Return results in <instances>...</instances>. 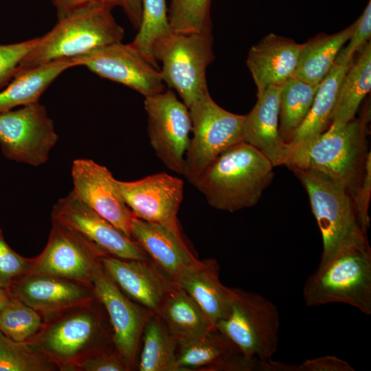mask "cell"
Wrapping results in <instances>:
<instances>
[{
  "mask_svg": "<svg viewBox=\"0 0 371 371\" xmlns=\"http://www.w3.org/2000/svg\"><path fill=\"white\" fill-rule=\"evenodd\" d=\"M36 345L61 371H78L89 357L114 346L111 326L102 304L87 302L43 315Z\"/></svg>",
  "mask_w": 371,
  "mask_h": 371,
  "instance_id": "6da1fadb",
  "label": "cell"
},
{
  "mask_svg": "<svg viewBox=\"0 0 371 371\" xmlns=\"http://www.w3.org/2000/svg\"><path fill=\"white\" fill-rule=\"evenodd\" d=\"M273 168L260 151L240 142L220 154L193 186L211 207L234 212L258 203L273 179Z\"/></svg>",
  "mask_w": 371,
  "mask_h": 371,
  "instance_id": "7a4b0ae2",
  "label": "cell"
},
{
  "mask_svg": "<svg viewBox=\"0 0 371 371\" xmlns=\"http://www.w3.org/2000/svg\"><path fill=\"white\" fill-rule=\"evenodd\" d=\"M113 8L107 3L91 2L58 18L54 27L38 37L34 48L22 61L19 70L71 59L122 42L124 30L113 16Z\"/></svg>",
  "mask_w": 371,
  "mask_h": 371,
  "instance_id": "3957f363",
  "label": "cell"
},
{
  "mask_svg": "<svg viewBox=\"0 0 371 371\" xmlns=\"http://www.w3.org/2000/svg\"><path fill=\"white\" fill-rule=\"evenodd\" d=\"M291 170L304 188L320 230L323 250L319 265L346 249L369 244L352 196L326 175L309 168Z\"/></svg>",
  "mask_w": 371,
  "mask_h": 371,
  "instance_id": "277c9868",
  "label": "cell"
},
{
  "mask_svg": "<svg viewBox=\"0 0 371 371\" xmlns=\"http://www.w3.org/2000/svg\"><path fill=\"white\" fill-rule=\"evenodd\" d=\"M302 296L308 306L343 303L371 314L370 244L339 251L306 280Z\"/></svg>",
  "mask_w": 371,
  "mask_h": 371,
  "instance_id": "5b68a950",
  "label": "cell"
},
{
  "mask_svg": "<svg viewBox=\"0 0 371 371\" xmlns=\"http://www.w3.org/2000/svg\"><path fill=\"white\" fill-rule=\"evenodd\" d=\"M368 113L345 124H331L312 144L305 168L330 179L352 198L363 175Z\"/></svg>",
  "mask_w": 371,
  "mask_h": 371,
  "instance_id": "8992f818",
  "label": "cell"
},
{
  "mask_svg": "<svg viewBox=\"0 0 371 371\" xmlns=\"http://www.w3.org/2000/svg\"><path fill=\"white\" fill-rule=\"evenodd\" d=\"M227 317L216 329L225 335L246 357L267 360L276 354L280 316L276 304L253 291L230 288Z\"/></svg>",
  "mask_w": 371,
  "mask_h": 371,
  "instance_id": "52a82bcc",
  "label": "cell"
},
{
  "mask_svg": "<svg viewBox=\"0 0 371 371\" xmlns=\"http://www.w3.org/2000/svg\"><path fill=\"white\" fill-rule=\"evenodd\" d=\"M162 79L175 90L189 108L208 92L206 69L214 59L212 30L199 32H173L154 48Z\"/></svg>",
  "mask_w": 371,
  "mask_h": 371,
  "instance_id": "ba28073f",
  "label": "cell"
},
{
  "mask_svg": "<svg viewBox=\"0 0 371 371\" xmlns=\"http://www.w3.org/2000/svg\"><path fill=\"white\" fill-rule=\"evenodd\" d=\"M192 137L185 156L183 175L192 185L223 152L243 141L245 115L218 105L209 91L189 108Z\"/></svg>",
  "mask_w": 371,
  "mask_h": 371,
  "instance_id": "9c48e42d",
  "label": "cell"
},
{
  "mask_svg": "<svg viewBox=\"0 0 371 371\" xmlns=\"http://www.w3.org/2000/svg\"><path fill=\"white\" fill-rule=\"evenodd\" d=\"M58 139L53 120L38 102L0 113V146L10 160L41 166Z\"/></svg>",
  "mask_w": 371,
  "mask_h": 371,
  "instance_id": "30bf717a",
  "label": "cell"
},
{
  "mask_svg": "<svg viewBox=\"0 0 371 371\" xmlns=\"http://www.w3.org/2000/svg\"><path fill=\"white\" fill-rule=\"evenodd\" d=\"M150 143L158 158L171 171L183 175L190 144L192 122L188 108L172 90L146 96Z\"/></svg>",
  "mask_w": 371,
  "mask_h": 371,
  "instance_id": "8fae6325",
  "label": "cell"
},
{
  "mask_svg": "<svg viewBox=\"0 0 371 371\" xmlns=\"http://www.w3.org/2000/svg\"><path fill=\"white\" fill-rule=\"evenodd\" d=\"M102 255L74 229L52 218L47 243L32 258L29 273L58 276L91 285Z\"/></svg>",
  "mask_w": 371,
  "mask_h": 371,
  "instance_id": "7c38bea8",
  "label": "cell"
},
{
  "mask_svg": "<svg viewBox=\"0 0 371 371\" xmlns=\"http://www.w3.org/2000/svg\"><path fill=\"white\" fill-rule=\"evenodd\" d=\"M71 59L76 66H85L101 78L126 86L144 97L164 91L159 69L129 43H114Z\"/></svg>",
  "mask_w": 371,
  "mask_h": 371,
  "instance_id": "4fadbf2b",
  "label": "cell"
},
{
  "mask_svg": "<svg viewBox=\"0 0 371 371\" xmlns=\"http://www.w3.org/2000/svg\"><path fill=\"white\" fill-rule=\"evenodd\" d=\"M52 218L74 229L102 255L128 260L148 259L133 238L80 201L71 192L54 205Z\"/></svg>",
  "mask_w": 371,
  "mask_h": 371,
  "instance_id": "5bb4252c",
  "label": "cell"
},
{
  "mask_svg": "<svg viewBox=\"0 0 371 371\" xmlns=\"http://www.w3.org/2000/svg\"><path fill=\"white\" fill-rule=\"evenodd\" d=\"M123 199L133 216L162 225L181 236L177 214L183 198V181L166 172L133 181L118 180Z\"/></svg>",
  "mask_w": 371,
  "mask_h": 371,
  "instance_id": "9a60e30c",
  "label": "cell"
},
{
  "mask_svg": "<svg viewBox=\"0 0 371 371\" xmlns=\"http://www.w3.org/2000/svg\"><path fill=\"white\" fill-rule=\"evenodd\" d=\"M71 177L75 197L132 238L131 223L134 216L111 171L91 159H77L72 164Z\"/></svg>",
  "mask_w": 371,
  "mask_h": 371,
  "instance_id": "2e32d148",
  "label": "cell"
},
{
  "mask_svg": "<svg viewBox=\"0 0 371 371\" xmlns=\"http://www.w3.org/2000/svg\"><path fill=\"white\" fill-rule=\"evenodd\" d=\"M91 285L95 297L109 317L115 348L133 368L145 322L153 312L126 295L106 275L100 264L94 272Z\"/></svg>",
  "mask_w": 371,
  "mask_h": 371,
  "instance_id": "e0dca14e",
  "label": "cell"
},
{
  "mask_svg": "<svg viewBox=\"0 0 371 371\" xmlns=\"http://www.w3.org/2000/svg\"><path fill=\"white\" fill-rule=\"evenodd\" d=\"M102 268L130 299L157 313L175 282L155 264L146 260H128L104 255Z\"/></svg>",
  "mask_w": 371,
  "mask_h": 371,
  "instance_id": "ac0fdd59",
  "label": "cell"
},
{
  "mask_svg": "<svg viewBox=\"0 0 371 371\" xmlns=\"http://www.w3.org/2000/svg\"><path fill=\"white\" fill-rule=\"evenodd\" d=\"M8 293L42 315L93 300L92 285L41 273H27L16 279Z\"/></svg>",
  "mask_w": 371,
  "mask_h": 371,
  "instance_id": "d6986e66",
  "label": "cell"
},
{
  "mask_svg": "<svg viewBox=\"0 0 371 371\" xmlns=\"http://www.w3.org/2000/svg\"><path fill=\"white\" fill-rule=\"evenodd\" d=\"M282 85H272L257 94V102L245 115L243 141L260 151L274 167L290 162V148L279 133Z\"/></svg>",
  "mask_w": 371,
  "mask_h": 371,
  "instance_id": "ffe728a7",
  "label": "cell"
},
{
  "mask_svg": "<svg viewBox=\"0 0 371 371\" xmlns=\"http://www.w3.org/2000/svg\"><path fill=\"white\" fill-rule=\"evenodd\" d=\"M350 65L334 63L319 83L313 104L302 124L288 144L289 169L305 168L308 151L316 139L330 124L340 82Z\"/></svg>",
  "mask_w": 371,
  "mask_h": 371,
  "instance_id": "44dd1931",
  "label": "cell"
},
{
  "mask_svg": "<svg viewBox=\"0 0 371 371\" xmlns=\"http://www.w3.org/2000/svg\"><path fill=\"white\" fill-rule=\"evenodd\" d=\"M301 44L273 33L253 45L246 64L257 87V94L272 85H283L295 71Z\"/></svg>",
  "mask_w": 371,
  "mask_h": 371,
  "instance_id": "7402d4cb",
  "label": "cell"
},
{
  "mask_svg": "<svg viewBox=\"0 0 371 371\" xmlns=\"http://www.w3.org/2000/svg\"><path fill=\"white\" fill-rule=\"evenodd\" d=\"M175 284L202 309L216 328L228 313L231 292L219 279V267L214 259L199 260L185 267Z\"/></svg>",
  "mask_w": 371,
  "mask_h": 371,
  "instance_id": "603a6c76",
  "label": "cell"
},
{
  "mask_svg": "<svg viewBox=\"0 0 371 371\" xmlns=\"http://www.w3.org/2000/svg\"><path fill=\"white\" fill-rule=\"evenodd\" d=\"M131 235L153 262L172 281L196 258L187 248L181 236L161 224L133 216Z\"/></svg>",
  "mask_w": 371,
  "mask_h": 371,
  "instance_id": "cb8c5ba5",
  "label": "cell"
},
{
  "mask_svg": "<svg viewBox=\"0 0 371 371\" xmlns=\"http://www.w3.org/2000/svg\"><path fill=\"white\" fill-rule=\"evenodd\" d=\"M156 313L178 342L198 339L216 330L198 304L176 284Z\"/></svg>",
  "mask_w": 371,
  "mask_h": 371,
  "instance_id": "d4e9b609",
  "label": "cell"
},
{
  "mask_svg": "<svg viewBox=\"0 0 371 371\" xmlns=\"http://www.w3.org/2000/svg\"><path fill=\"white\" fill-rule=\"evenodd\" d=\"M76 67L72 59L51 62L19 70L0 90V113L38 102L42 93L66 69Z\"/></svg>",
  "mask_w": 371,
  "mask_h": 371,
  "instance_id": "484cf974",
  "label": "cell"
},
{
  "mask_svg": "<svg viewBox=\"0 0 371 371\" xmlns=\"http://www.w3.org/2000/svg\"><path fill=\"white\" fill-rule=\"evenodd\" d=\"M354 27L353 23L336 34H321L301 44L292 76L312 85H319L334 65L338 53L350 38Z\"/></svg>",
  "mask_w": 371,
  "mask_h": 371,
  "instance_id": "4316f807",
  "label": "cell"
},
{
  "mask_svg": "<svg viewBox=\"0 0 371 371\" xmlns=\"http://www.w3.org/2000/svg\"><path fill=\"white\" fill-rule=\"evenodd\" d=\"M343 76L337 91L331 124H345L353 120L371 89V44L368 42Z\"/></svg>",
  "mask_w": 371,
  "mask_h": 371,
  "instance_id": "83f0119b",
  "label": "cell"
},
{
  "mask_svg": "<svg viewBox=\"0 0 371 371\" xmlns=\"http://www.w3.org/2000/svg\"><path fill=\"white\" fill-rule=\"evenodd\" d=\"M238 348L217 330L193 340L178 342L175 371L205 368L221 370L234 355Z\"/></svg>",
  "mask_w": 371,
  "mask_h": 371,
  "instance_id": "f1b7e54d",
  "label": "cell"
},
{
  "mask_svg": "<svg viewBox=\"0 0 371 371\" xmlns=\"http://www.w3.org/2000/svg\"><path fill=\"white\" fill-rule=\"evenodd\" d=\"M142 335L139 370L175 371L178 341L156 313H151L147 318Z\"/></svg>",
  "mask_w": 371,
  "mask_h": 371,
  "instance_id": "f546056e",
  "label": "cell"
},
{
  "mask_svg": "<svg viewBox=\"0 0 371 371\" xmlns=\"http://www.w3.org/2000/svg\"><path fill=\"white\" fill-rule=\"evenodd\" d=\"M318 85H312L294 76L282 85L279 112V133L289 144L305 120L315 98Z\"/></svg>",
  "mask_w": 371,
  "mask_h": 371,
  "instance_id": "4dcf8cb0",
  "label": "cell"
},
{
  "mask_svg": "<svg viewBox=\"0 0 371 371\" xmlns=\"http://www.w3.org/2000/svg\"><path fill=\"white\" fill-rule=\"evenodd\" d=\"M173 32L169 23L166 0H143L141 23L129 44L148 63L159 69L154 56L156 44Z\"/></svg>",
  "mask_w": 371,
  "mask_h": 371,
  "instance_id": "1f68e13d",
  "label": "cell"
},
{
  "mask_svg": "<svg viewBox=\"0 0 371 371\" xmlns=\"http://www.w3.org/2000/svg\"><path fill=\"white\" fill-rule=\"evenodd\" d=\"M43 325L40 313L11 295L0 311V330L14 341L32 343Z\"/></svg>",
  "mask_w": 371,
  "mask_h": 371,
  "instance_id": "d6a6232c",
  "label": "cell"
},
{
  "mask_svg": "<svg viewBox=\"0 0 371 371\" xmlns=\"http://www.w3.org/2000/svg\"><path fill=\"white\" fill-rule=\"evenodd\" d=\"M58 367L34 344L14 341L0 330V371H54Z\"/></svg>",
  "mask_w": 371,
  "mask_h": 371,
  "instance_id": "836d02e7",
  "label": "cell"
},
{
  "mask_svg": "<svg viewBox=\"0 0 371 371\" xmlns=\"http://www.w3.org/2000/svg\"><path fill=\"white\" fill-rule=\"evenodd\" d=\"M212 0H170L168 16L173 32H199L212 30Z\"/></svg>",
  "mask_w": 371,
  "mask_h": 371,
  "instance_id": "e575fe53",
  "label": "cell"
},
{
  "mask_svg": "<svg viewBox=\"0 0 371 371\" xmlns=\"http://www.w3.org/2000/svg\"><path fill=\"white\" fill-rule=\"evenodd\" d=\"M32 258L23 257L6 243L0 227V287L8 291L19 278L29 273Z\"/></svg>",
  "mask_w": 371,
  "mask_h": 371,
  "instance_id": "d590c367",
  "label": "cell"
},
{
  "mask_svg": "<svg viewBox=\"0 0 371 371\" xmlns=\"http://www.w3.org/2000/svg\"><path fill=\"white\" fill-rule=\"evenodd\" d=\"M38 37L11 44L0 45V90L19 70V67L34 48Z\"/></svg>",
  "mask_w": 371,
  "mask_h": 371,
  "instance_id": "8d00e7d4",
  "label": "cell"
},
{
  "mask_svg": "<svg viewBox=\"0 0 371 371\" xmlns=\"http://www.w3.org/2000/svg\"><path fill=\"white\" fill-rule=\"evenodd\" d=\"M355 27L348 39V43L338 53L335 63L350 65L355 55L370 42L371 36V0L368 2L363 12L354 23Z\"/></svg>",
  "mask_w": 371,
  "mask_h": 371,
  "instance_id": "74e56055",
  "label": "cell"
},
{
  "mask_svg": "<svg viewBox=\"0 0 371 371\" xmlns=\"http://www.w3.org/2000/svg\"><path fill=\"white\" fill-rule=\"evenodd\" d=\"M371 196V153L368 152L363 175L353 198L358 218L365 234L370 225L369 205Z\"/></svg>",
  "mask_w": 371,
  "mask_h": 371,
  "instance_id": "f35d334b",
  "label": "cell"
},
{
  "mask_svg": "<svg viewBox=\"0 0 371 371\" xmlns=\"http://www.w3.org/2000/svg\"><path fill=\"white\" fill-rule=\"evenodd\" d=\"M128 363L115 347L102 351L84 361L78 371H128Z\"/></svg>",
  "mask_w": 371,
  "mask_h": 371,
  "instance_id": "ab89813d",
  "label": "cell"
},
{
  "mask_svg": "<svg viewBox=\"0 0 371 371\" xmlns=\"http://www.w3.org/2000/svg\"><path fill=\"white\" fill-rule=\"evenodd\" d=\"M346 361L332 355L307 359L296 365V371H353Z\"/></svg>",
  "mask_w": 371,
  "mask_h": 371,
  "instance_id": "60d3db41",
  "label": "cell"
},
{
  "mask_svg": "<svg viewBox=\"0 0 371 371\" xmlns=\"http://www.w3.org/2000/svg\"><path fill=\"white\" fill-rule=\"evenodd\" d=\"M57 10L58 18L69 12L91 2H101L109 4L113 7L120 6V0H52Z\"/></svg>",
  "mask_w": 371,
  "mask_h": 371,
  "instance_id": "b9f144b4",
  "label": "cell"
},
{
  "mask_svg": "<svg viewBox=\"0 0 371 371\" xmlns=\"http://www.w3.org/2000/svg\"><path fill=\"white\" fill-rule=\"evenodd\" d=\"M120 1V6L124 10L132 26L137 30L141 23L143 0Z\"/></svg>",
  "mask_w": 371,
  "mask_h": 371,
  "instance_id": "7bdbcfd3",
  "label": "cell"
},
{
  "mask_svg": "<svg viewBox=\"0 0 371 371\" xmlns=\"http://www.w3.org/2000/svg\"><path fill=\"white\" fill-rule=\"evenodd\" d=\"M9 296L8 291L0 287V311L8 301Z\"/></svg>",
  "mask_w": 371,
  "mask_h": 371,
  "instance_id": "ee69618b",
  "label": "cell"
}]
</instances>
